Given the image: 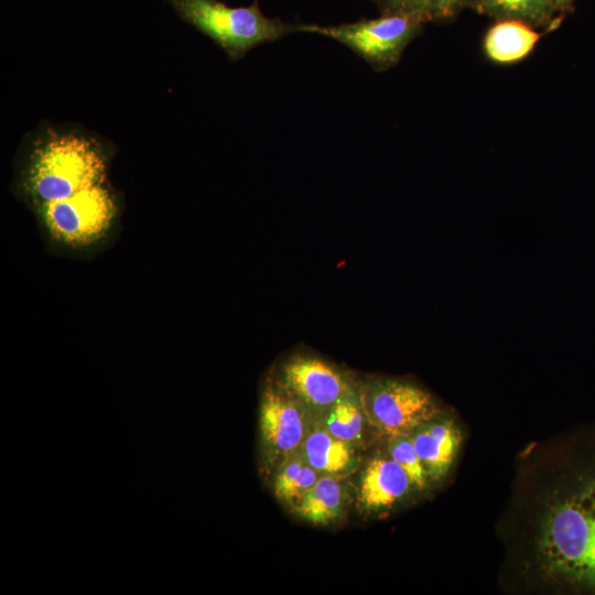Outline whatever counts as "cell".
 I'll use <instances>...</instances> for the list:
<instances>
[{"label":"cell","mask_w":595,"mask_h":595,"mask_svg":"<svg viewBox=\"0 0 595 595\" xmlns=\"http://www.w3.org/2000/svg\"><path fill=\"white\" fill-rule=\"evenodd\" d=\"M389 454L405 470L414 487L419 489L425 487L429 476L409 433L389 436Z\"/></svg>","instance_id":"cell-17"},{"label":"cell","mask_w":595,"mask_h":595,"mask_svg":"<svg viewBox=\"0 0 595 595\" xmlns=\"http://www.w3.org/2000/svg\"><path fill=\"white\" fill-rule=\"evenodd\" d=\"M571 1H572V0H551V2H552V4L554 6V8L566 6V4L570 3Z\"/></svg>","instance_id":"cell-20"},{"label":"cell","mask_w":595,"mask_h":595,"mask_svg":"<svg viewBox=\"0 0 595 595\" xmlns=\"http://www.w3.org/2000/svg\"><path fill=\"white\" fill-rule=\"evenodd\" d=\"M476 0H429L430 20L454 17L463 8L475 4Z\"/></svg>","instance_id":"cell-19"},{"label":"cell","mask_w":595,"mask_h":595,"mask_svg":"<svg viewBox=\"0 0 595 595\" xmlns=\"http://www.w3.org/2000/svg\"><path fill=\"white\" fill-rule=\"evenodd\" d=\"M343 504V487L335 477L323 476L295 506L306 520L324 523L336 518Z\"/></svg>","instance_id":"cell-13"},{"label":"cell","mask_w":595,"mask_h":595,"mask_svg":"<svg viewBox=\"0 0 595 595\" xmlns=\"http://www.w3.org/2000/svg\"><path fill=\"white\" fill-rule=\"evenodd\" d=\"M386 13H401L430 21L429 0H385Z\"/></svg>","instance_id":"cell-18"},{"label":"cell","mask_w":595,"mask_h":595,"mask_svg":"<svg viewBox=\"0 0 595 595\" xmlns=\"http://www.w3.org/2000/svg\"><path fill=\"white\" fill-rule=\"evenodd\" d=\"M365 415L361 401L347 391L328 408L325 430L351 444L363 434Z\"/></svg>","instance_id":"cell-15"},{"label":"cell","mask_w":595,"mask_h":595,"mask_svg":"<svg viewBox=\"0 0 595 595\" xmlns=\"http://www.w3.org/2000/svg\"><path fill=\"white\" fill-rule=\"evenodd\" d=\"M405 470L391 457L372 459L365 468L360 482V500L368 509L392 506L412 487Z\"/></svg>","instance_id":"cell-10"},{"label":"cell","mask_w":595,"mask_h":595,"mask_svg":"<svg viewBox=\"0 0 595 595\" xmlns=\"http://www.w3.org/2000/svg\"><path fill=\"white\" fill-rule=\"evenodd\" d=\"M304 415L296 402L282 392L268 389L260 409L262 439L275 456L290 457L302 446Z\"/></svg>","instance_id":"cell-7"},{"label":"cell","mask_w":595,"mask_h":595,"mask_svg":"<svg viewBox=\"0 0 595 595\" xmlns=\"http://www.w3.org/2000/svg\"><path fill=\"white\" fill-rule=\"evenodd\" d=\"M180 18L213 40L236 62L257 45L274 42L299 31L266 17L257 2L248 7H230L219 0H165Z\"/></svg>","instance_id":"cell-3"},{"label":"cell","mask_w":595,"mask_h":595,"mask_svg":"<svg viewBox=\"0 0 595 595\" xmlns=\"http://www.w3.org/2000/svg\"><path fill=\"white\" fill-rule=\"evenodd\" d=\"M106 182V159L90 138L47 132L35 144L24 187L35 206L68 199Z\"/></svg>","instance_id":"cell-2"},{"label":"cell","mask_w":595,"mask_h":595,"mask_svg":"<svg viewBox=\"0 0 595 595\" xmlns=\"http://www.w3.org/2000/svg\"><path fill=\"white\" fill-rule=\"evenodd\" d=\"M540 40L530 24L518 20H499L486 33L483 48L496 64H513L527 57Z\"/></svg>","instance_id":"cell-11"},{"label":"cell","mask_w":595,"mask_h":595,"mask_svg":"<svg viewBox=\"0 0 595 595\" xmlns=\"http://www.w3.org/2000/svg\"><path fill=\"white\" fill-rule=\"evenodd\" d=\"M571 467L547 506L538 549L550 578L595 593V450Z\"/></svg>","instance_id":"cell-1"},{"label":"cell","mask_w":595,"mask_h":595,"mask_svg":"<svg viewBox=\"0 0 595 595\" xmlns=\"http://www.w3.org/2000/svg\"><path fill=\"white\" fill-rule=\"evenodd\" d=\"M50 234L66 245H87L102 236L116 215V202L107 183L77 195L36 206Z\"/></svg>","instance_id":"cell-5"},{"label":"cell","mask_w":595,"mask_h":595,"mask_svg":"<svg viewBox=\"0 0 595 595\" xmlns=\"http://www.w3.org/2000/svg\"><path fill=\"white\" fill-rule=\"evenodd\" d=\"M414 450L429 477L439 479L451 468L461 445L462 435L450 418H433L410 433Z\"/></svg>","instance_id":"cell-9"},{"label":"cell","mask_w":595,"mask_h":595,"mask_svg":"<svg viewBox=\"0 0 595 595\" xmlns=\"http://www.w3.org/2000/svg\"><path fill=\"white\" fill-rule=\"evenodd\" d=\"M366 418L388 436L410 433L439 415L432 396L401 380H378L366 387L360 398Z\"/></svg>","instance_id":"cell-6"},{"label":"cell","mask_w":595,"mask_h":595,"mask_svg":"<svg viewBox=\"0 0 595 595\" xmlns=\"http://www.w3.org/2000/svg\"><path fill=\"white\" fill-rule=\"evenodd\" d=\"M303 457L318 473L340 474L355 463L350 443L333 436L325 429L312 431L302 444Z\"/></svg>","instance_id":"cell-12"},{"label":"cell","mask_w":595,"mask_h":595,"mask_svg":"<svg viewBox=\"0 0 595 595\" xmlns=\"http://www.w3.org/2000/svg\"><path fill=\"white\" fill-rule=\"evenodd\" d=\"M289 392L314 408H329L347 391L342 376L316 358H295L283 370Z\"/></svg>","instance_id":"cell-8"},{"label":"cell","mask_w":595,"mask_h":595,"mask_svg":"<svg viewBox=\"0 0 595 595\" xmlns=\"http://www.w3.org/2000/svg\"><path fill=\"white\" fill-rule=\"evenodd\" d=\"M318 478V472L304 457L289 459L275 478V495L281 500L296 506Z\"/></svg>","instance_id":"cell-16"},{"label":"cell","mask_w":595,"mask_h":595,"mask_svg":"<svg viewBox=\"0 0 595 595\" xmlns=\"http://www.w3.org/2000/svg\"><path fill=\"white\" fill-rule=\"evenodd\" d=\"M424 21L420 18L386 13L385 15L333 26L299 25V31L331 37L355 52L376 72L394 66L409 43L420 33Z\"/></svg>","instance_id":"cell-4"},{"label":"cell","mask_w":595,"mask_h":595,"mask_svg":"<svg viewBox=\"0 0 595 595\" xmlns=\"http://www.w3.org/2000/svg\"><path fill=\"white\" fill-rule=\"evenodd\" d=\"M474 6L498 20H518L530 25L548 22L555 9L551 0H476Z\"/></svg>","instance_id":"cell-14"}]
</instances>
